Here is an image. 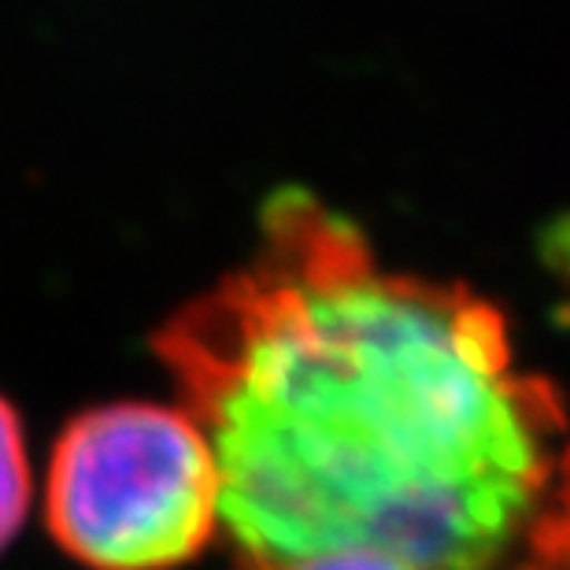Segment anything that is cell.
I'll return each mask as SVG.
<instances>
[{
  "mask_svg": "<svg viewBox=\"0 0 570 570\" xmlns=\"http://www.w3.org/2000/svg\"><path fill=\"white\" fill-rule=\"evenodd\" d=\"M30 508V460L22 444L19 415L0 396V552L19 533Z\"/></svg>",
  "mask_w": 570,
  "mask_h": 570,
  "instance_id": "3",
  "label": "cell"
},
{
  "mask_svg": "<svg viewBox=\"0 0 570 570\" xmlns=\"http://www.w3.org/2000/svg\"><path fill=\"white\" fill-rule=\"evenodd\" d=\"M511 570H570V455L549 508L541 511L538 527L522 541Z\"/></svg>",
  "mask_w": 570,
  "mask_h": 570,
  "instance_id": "4",
  "label": "cell"
},
{
  "mask_svg": "<svg viewBox=\"0 0 570 570\" xmlns=\"http://www.w3.org/2000/svg\"><path fill=\"white\" fill-rule=\"evenodd\" d=\"M285 570H415V567L382 552H334V556H315V560L293 563Z\"/></svg>",
  "mask_w": 570,
  "mask_h": 570,
  "instance_id": "5",
  "label": "cell"
},
{
  "mask_svg": "<svg viewBox=\"0 0 570 570\" xmlns=\"http://www.w3.org/2000/svg\"><path fill=\"white\" fill-rule=\"evenodd\" d=\"M219 466L186 407L122 401L56 438L45 519L89 570H175L219 533Z\"/></svg>",
  "mask_w": 570,
  "mask_h": 570,
  "instance_id": "2",
  "label": "cell"
},
{
  "mask_svg": "<svg viewBox=\"0 0 570 570\" xmlns=\"http://www.w3.org/2000/svg\"><path fill=\"white\" fill-rule=\"evenodd\" d=\"M153 348L212 444L242 570L334 552L511 570L570 455L560 385L522 367L489 296L385 267L296 186Z\"/></svg>",
  "mask_w": 570,
  "mask_h": 570,
  "instance_id": "1",
  "label": "cell"
}]
</instances>
